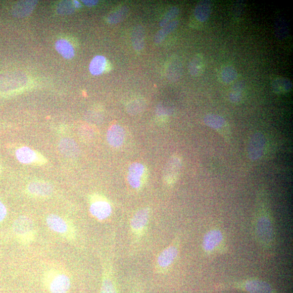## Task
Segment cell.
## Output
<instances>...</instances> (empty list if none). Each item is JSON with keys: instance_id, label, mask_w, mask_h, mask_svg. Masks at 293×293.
I'll use <instances>...</instances> for the list:
<instances>
[{"instance_id": "obj_39", "label": "cell", "mask_w": 293, "mask_h": 293, "mask_svg": "<svg viewBox=\"0 0 293 293\" xmlns=\"http://www.w3.org/2000/svg\"><path fill=\"white\" fill-rule=\"evenodd\" d=\"M82 2L88 7H93L99 3V2L96 1V0H89H89H83Z\"/></svg>"}, {"instance_id": "obj_3", "label": "cell", "mask_w": 293, "mask_h": 293, "mask_svg": "<svg viewBox=\"0 0 293 293\" xmlns=\"http://www.w3.org/2000/svg\"><path fill=\"white\" fill-rule=\"evenodd\" d=\"M202 249L204 253L210 257L224 255L229 252L224 234L217 228H212L205 234Z\"/></svg>"}, {"instance_id": "obj_29", "label": "cell", "mask_w": 293, "mask_h": 293, "mask_svg": "<svg viewBox=\"0 0 293 293\" xmlns=\"http://www.w3.org/2000/svg\"><path fill=\"white\" fill-rule=\"evenodd\" d=\"M107 60L105 57L98 55L94 57L89 65V71L93 76H99L106 68Z\"/></svg>"}, {"instance_id": "obj_33", "label": "cell", "mask_w": 293, "mask_h": 293, "mask_svg": "<svg viewBox=\"0 0 293 293\" xmlns=\"http://www.w3.org/2000/svg\"><path fill=\"white\" fill-rule=\"evenodd\" d=\"M146 106V101L138 99L130 101L126 106V111L130 115H137L141 113Z\"/></svg>"}, {"instance_id": "obj_35", "label": "cell", "mask_w": 293, "mask_h": 293, "mask_svg": "<svg viewBox=\"0 0 293 293\" xmlns=\"http://www.w3.org/2000/svg\"><path fill=\"white\" fill-rule=\"evenodd\" d=\"M76 7L73 2L63 1L58 4L57 11L62 15H69L73 13L76 10Z\"/></svg>"}, {"instance_id": "obj_10", "label": "cell", "mask_w": 293, "mask_h": 293, "mask_svg": "<svg viewBox=\"0 0 293 293\" xmlns=\"http://www.w3.org/2000/svg\"><path fill=\"white\" fill-rule=\"evenodd\" d=\"M100 293H119L116 276L111 261L107 260L104 264Z\"/></svg>"}, {"instance_id": "obj_24", "label": "cell", "mask_w": 293, "mask_h": 293, "mask_svg": "<svg viewBox=\"0 0 293 293\" xmlns=\"http://www.w3.org/2000/svg\"><path fill=\"white\" fill-rule=\"evenodd\" d=\"M205 59L202 54L194 56L189 63L188 69L193 77H199L203 74L205 68Z\"/></svg>"}, {"instance_id": "obj_26", "label": "cell", "mask_w": 293, "mask_h": 293, "mask_svg": "<svg viewBox=\"0 0 293 293\" xmlns=\"http://www.w3.org/2000/svg\"><path fill=\"white\" fill-rule=\"evenodd\" d=\"M245 88L246 83L242 80L234 83L229 94V99L231 104L238 105L242 101Z\"/></svg>"}, {"instance_id": "obj_18", "label": "cell", "mask_w": 293, "mask_h": 293, "mask_svg": "<svg viewBox=\"0 0 293 293\" xmlns=\"http://www.w3.org/2000/svg\"><path fill=\"white\" fill-rule=\"evenodd\" d=\"M46 223L49 228L56 232L66 234L70 231L73 232L70 225H68L62 217L57 215L53 214L48 215L46 218Z\"/></svg>"}, {"instance_id": "obj_14", "label": "cell", "mask_w": 293, "mask_h": 293, "mask_svg": "<svg viewBox=\"0 0 293 293\" xmlns=\"http://www.w3.org/2000/svg\"><path fill=\"white\" fill-rule=\"evenodd\" d=\"M18 160L22 164L41 165L46 163V160L40 154L28 148H23L18 149L16 153Z\"/></svg>"}, {"instance_id": "obj_27", "label": "cell", "mask_w": 293, "mask_h": 293, "mask_svg": "<svg viewBox=\"0 0 293 293\" xmlns=\"http://www.w3.org/2000/svg\"><path fill=\"white\" fill-rule=\"evenodd\" d=\"M55 48L58 53L67 60H71L75 56L74 47L67 39H61L56 41Z\"/></svg>"}, {"instance_id": "obj_22", "label": "cell", "mask_w": 293, "mask_h": 293, "mask_svg": "<svg viewBox=\"0 0 293 293\" xmlns=\"http://www.w3.org/2000/svg\"><path fill=\"white\" fill-rule=\"evenodd\" d=\"M27 78L25 75L16 74L11 76H3L0 77V87H4L5 85L7 88L19 87L24 86L27 83Z\"/></svg>"}, {"instance_id": "obj_1", "label": "cell", "mask_w": 293, "mask_h": 293, "mask_svg": "<svg viewBox=\"0 0 293 293\" xmlns=\"http://www.w3.org/2000/svg\"><path fill=\"white\" fill-rule=\"evenodd\" d=\"M253 220L255 239L265 258L275 255L276 237L274 219L265 194H260Z\"/></svg>"}, {"instance_id": "obj_31", "label": "cell", "mask_w": 293, "mask_h": 293, "mask_svg": "<svg viewBox=\"0 0 293 293\" xmlns=\"http://www.w3.org/2000/svg\"><path fill=\"white\" fill-rule=\"evenodd\" d=\"M129 13V7L126 5L123 6L109 14L107 18V21L110 24H119L127 18Z\"/></svg>"}, {"instance_id": "obj_6", "label": "cell", "mask_w": 293, "mask_h": 293, "mask_svg": "<svg viewBox=\"0 0 293 293\" xmlns=\"http://www.w3.org/2000/svg\"><path fill=\"white\" fill-rule=\"evenodd\" d=\"M44 283L51 293H68L71 285L69 276L57 270L49 271Z\"/></svg>"}, {"instance_id": "obj_7", "label": "cell", "mask_w": 293, "mask_h": 293, "mask_svg": "<svg viewBox=\"0 0 293 293\" xmlns=\"http://www.w3.org/2000/svg\"><path fill=\"white\" fill-rule=\"evenodd\" d=\"M90 201V213L98 221H105L111 216L112 205L105 197L94 194L91 197Z\"/></svg>"}, {"instance_id": "obj_38", "label": "cell", "mask_w": 293, "mask_h": 293, "mask_svg": "<svg viewBox=\"0 0 293 293\" xmlns=\"http://www.w3.org/2000/svg\"><path fill=\"white\" fill-rule=\"evenodd\" d=\"M129 293H143V289L140 284L136 283L131 288Z\"/></svg>"}, {"instance_id": "obj_23", "label": "cell", "mask_w": 293, "mask_h": 293, "mask_svg": "<svg viewBox=\"0 0 293 293\" xmlns=\"http://www.w3.org/2000/svg\"><path fill=\"white\" fill-rule=\"evenodd\" d=\"M273 91L277 94H283L290 92L292 89V83L291 80L284 77H278L274 78L272 82Z\"/></svg>"}, {"instance_id": "obj_37", "label": "cell", "mask_w": 293, "mask_h": 293, "mask_svg": "<svg viewBox=\"0 0 293 293\" xmlns=\"http://www.w3.org/2000/svg\"><path fill=\"white\" fill-rule=\"evenodd\" d=\"M7 213V209L5 205L2 202H0V223L4 221Z\"/></svg>"}, {"instance_id": "obj_15", "label": "cell", "mask_w": 293, "mask_h": 293, "mask_svg": "<svg viewBox=\"0 0 293 293\" xmlns=\"http://www.w3.org/2000/svg\"><path fill=\"white\" fill-rule=\"evenodd\" d=\"M27 190L29 194L38 197H47L52 194L54 187L50 183L45 181H34L28 185Z\"/></svg>"}, {"instance_id": "obj_5", "label": "cell", "mask_w": 293, "mask_h": 293, "mask_svg": "<svg viewBox=\"0 0 293 293\" xmlns=\"http://www.w3.org/2000/svg\"><path fill=\"white\" fill-rule=\"evenodd\" d=\"M151 209L144 207L138 210L130 219L129 226L132 237L136 241L144 236L150 222Z\"/></svg>"}, {"instance_id": "obj_12", "label": "cell", "mask_w": 293, "mask_h": 293, "mask_svg": "<svg viewBox=\"0 0 293 293\" xmlns=\"http://www.w3.org/2000/svg\"><path fill=\"white\" fill-rule=\"evenodd\" d=\"M182 167V160L177 156H173L168 161L164 173V180L167 185L171 186L177 181Z\"/></svg>"}, {"instance_id": "obj_36", "label": "cell", "mask_w": 293, "mask_h": 293, "mask_svg": "<svg viewBox=\"0 0 293 293\" xmlns=\"http://www.w3.org/2000/svg\"><path fill=\"white\" fill-rule=\"evenodd\" d=\"M245 9L243 1L238 0L233 4L232 7V17L235 21L238 22L242 16Z\"/></svg>"}, {"instance_id": "obj_2", "label": "cell", "mask_w": 293, "mask_h": 293, "mask_svg": "<svg viewBox=\"0 0 293 293\" xmlns=\"http://www.w3.org/2000/svg\"><path fill=\"white\" fill-rule=\"evenodd\" d=\"M181 234H176L169 246L165 248L158 255L154 270L157 274H165L170 272L177 261L180 253Z\"/></svg>"}, {"instance_id": "obj_19", "label": "cell", "mask_w": 293, "mask_h": 293, "mask_svg": "<svg viewBox=\"0 0 293 293\" xmlns=\"http://www.w3.org/2000/svg\"><path fill=\"white\" fill-rule=\"evenodd\" d=\"M38 1H20L14 5L12 14L14 17L23 18L27 17L34 11Z\"/></svg>"}, {"instance_id": "obj_4", "label": "cell", "mask_w": 293, "mask_h": 293, "mask_svg": "<svg viewBox=\"0 0 293 293\" xmlns=\"http://www.w3.org/2000/svg\"><path fill=\"white\" fill-rule=\"evenodd\" d=\"M217 289H235L248 293H276L269 283L256 278L217 284Z\"/></svg>"}, {"instance_id": "obj_16", "label": "cell", "mask_w": 293, "mask_h": 293, "mask_svg": "<svg viewBox=\"0 0 293 293\" xmlns=\"http://www.w3.org/2000/svg\"><path fill=\"white\" fill-rule=\"evenodd\" d=\"M183 72L182 63L180 57L173 56L168 63L166 70V75L170 82L178 81L182 76Z\"/></svg>"}, {"instance_id": "obj_41", "label": "cell", "mask_w": 293, "mask_h": 293, "mask_svg": "<svg viewBox=\"0 0 293 293\" xmlns=\"http://www.w3.org/2000/svg\"><path fill=\"white\" fill-rule=\"evenodd\" d=\"M0 172H1V171H0Z\"/></svg>"}, {"instance_id": "obj_8", "label": "cell", "mask_w": 293, "mask_h": 293, "mask_svg": "<svg viewBox=\"0 0 293 293\" xmlns=\"http://www.w3.org/2000/svg\"><path fill=\"white\" fill-rule=\"evenodd\" d=\"M13 229L14 233L23 242H29L34 237V225L32 219L28 217L18 218L13 224Z\"/></svg>"}, {"instance_id": "obj_17", "label": "cell", "mask_w": 293, "mask_h": 293, "mask_svg": "<svg viewBox=\"0 0 293 293\" xmlns=\"http://www.w3.org/2000/svg\"><path fill=\"white\" fill-rule=\"evenodd\" d=\"M212 11V3L209 0H203L195 7L193 16L200 23H205L210 18Z\"/></svg>"}, {"instance_id": "obj_25", "label": "cell", "mask_w": 293, "mask_h": 293, "mask_svg": "<svg viewBox=\"0 0 293 293\" xmlns=\"http://www.w3.org/2000/svg\"><path fill=\"white\" fill-rule=\"evenodd\" d=\"M131 40L134 49L137 52L141 51L144 47V29L141 25H136L131 32Z\"/></svg>"}, {"instance_id": "obj_11", "label": "cell", "mask_w": 293, "mask_h": 293, "mask_svg": "<svg viewBox=\"0 0 293 293\" xmlns=\"http://www.w3.org/2000/svg\"><path fill=\"white\" fill-rule=\"evenodd\" d=\"M266 140L265 135L260 132L255 133L249 140L248 155L252 161H258L262 157L265 150Z\"/></svg>"}, {"instance_id": "obj_34", "label": "cell", "mask_w": 293, "mask_h": 293, "mask_svg": "<svg viewBox=\"0 0 293 293\" xmlns=\"http://www.w3.org/2000/svg\"><path fill=\"white\" fill-rule=\"evenodd\" d=\"M179 12V9L178 7H172L166 13L164 16L160 20L159 26L161 27H164L167 24L171 23L172 21L175 20V19L177 18Z\"/></svg>"}, {"instance_id": "obj_40", "label": "cell", "mask_w": 293, "mask_h": 293, "mask_svg": "<svg viewBox=\"0 0 293 293\" xmlns=\"http://www.w3.org/2000/svg\"><path fill=\"white\" fill-rule=\"evenodd\" d=\"M73 4H74V5L76 7V9L79 8V7H80V3H79L78 2H77V1H73Z\"/></svg>"}, {"instance_id": "obj_9", "label": "cell", "mask_w": 293, "mask_h": 293, "mask_svg": "<svg viewBox=\"0 0 293 293\" xmlns=\"http://www.w3.org/2000/svg\"><path fill=\"white\" fill-rule=\"evenodd\" d=\"M148 170L142 164L136 163L132 164L128 173L129 185L135 190H140L145 185L148 177Z\"/></svg>"}, {"instance_id": "obj_21", "label": "cell", "mask_w": 293, "mask_h": 293, "mask_svg": "<svg viewBox=\"0 0 293 293\" xmlns=\"http://www.w3.org/2000/svg\"><path fill=\"white\" fill-rule=\"evenodd\" d=\"M58 149L62 155L69 158H76L79 154L77 144L70 138L62 139L59 143Z\"/></svg>"}, {"instance_id": "obj_20", "label": "cell", "mask_w": 293, "mask_h": 293, "mask_svg": "<svg viewBox=\"0 0 293 293\" xmlns=\"http://www.w3.org/2000/svg\"><path fill=\"white\" fill-rule=\"evenodd\" d=\"M125 132L118 124H114L109 129L107 133V140L110 145L115 148L121 146L125 137Z\"/></svg>"}, {"instance_id": "obj_13", "label": "cell", "mask_w": 293, "mask_h": 293, "mask_svg": "<svg viewBox=\"0 0 293 293\" xmlns=\"http://www.w3.org/2000/svg\"><path fill=\"white\" fill-rule=\"evenodd\" d=\"M204 122L207 126L217 131L226 139L229 138L230 133L229 126L222 116L209 114L205 116Z\"/></svg>"}, {"instance_id": "obj_32", "label": "cell", "mask_w": 293, "mask_h": 293, "mask_svg": "<svg viewBox=\"0 0 293 293\" xmlns=\"http://www.w3.org/2000/svg\"><path fill=\"white\" fill-rule=\"evenodd\" d=\"M222 82L226 84H231L237 79L238 72L235 68L231 65H226L220 73Z\"/></svg>"}, {"instance_id": "obj_30", "label": "cell", "mask_w": 293, "mask_h": 293, "mask_svg": "<svg viewBox=\"0 0 293 293\" xmlns=\"http://www.w3.org/2000/svg\"><path fill=\"white\" fill-rule=\"evenodd\" d=\"M179 22L177 20H175L171 23L167 24L156 33L154 38V42L157 45L162 42L167 36L174 31L179 25Z\"/></svg>"}, {"instance_id": "obj_28", "label": "cell", "mask_w": 293, "mask_h": 293, "mask_svg": "<svg viewBox=\"0 0 293 293\" xmlns=\"http://www.w3.org/2000/svg\"><path fill=\"white\" fill-rule=\"evenodd\" d=\"M289 34L287 21L282 17L277 18L274 24V34L276 38L280 41L284 40L287 38Z\"/></svg>"}]
</instances>
